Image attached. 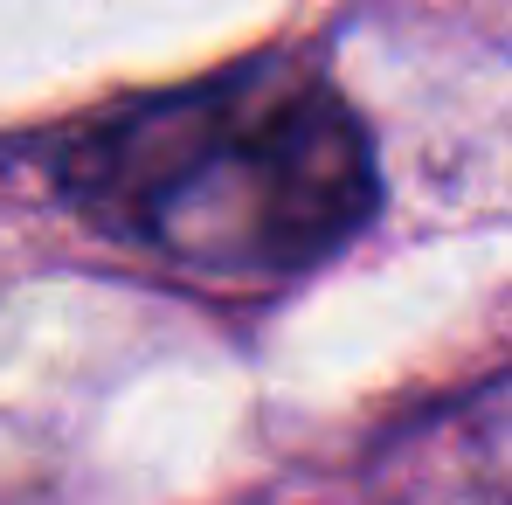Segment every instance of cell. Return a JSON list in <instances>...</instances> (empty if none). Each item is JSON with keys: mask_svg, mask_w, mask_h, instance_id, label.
Wrapping results in <instances>:
<instances>
[{"mask_svg": "<svg viewBox=\"0 0 512 505\" xmlns=\"http://www.w3.org/2000/svg\"><path fill=\"white\" fill-rule=\"evenodd\" d=\"M56 187L97 229L229 284L305 277L381 208L374 132L291 56H250L84 118L56 146Z\"/></svg>", "mask_w": 512, "mask_h": 505, "instance_id": "obj_1", "label": "cell"}]
</instances>
